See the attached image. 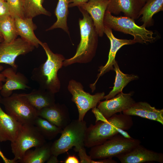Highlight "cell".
<instances>
[{
  "label": "cell",
  "mask_w": 163,
  "mask_h": 163,
  "mask_svg": "<svg viewBox=\"0 0 163 163\" xmlns=\"http://www.w3.org/2000/svg\"><path fill=\"white\" fill-rule=\"evenodd\" d=\"M78 8L83 15L82 18L79 19L80 41L75 55L64 61V66L75 63L90 62L95 55L97 47L99 36L92 19L86 11L80 7Z\"/></svg>",
  "instance_id": "1"
},
{
  "label": "cell",
  "mask_w": 163,
  "mask_h": 163,
  "mask_svg": "<svg viewBox=\"0 0 163 163\" xmlns=\"http://www.w3.org/2000/svg\"><path fill=\"white\" fill-rule=\"evenodd\" d=\"M40 45L47 58L44 63L33 69L31 78L38 84L40 88L55 94L60 88L58 72L63 66L65 59L62 55L54 53L46 43L42 42Z\"/></svg>",
  "instance_id": "2"
},
{
  "label": "cell",
  "mask_w": 163,
  "mask_h": 163,
  "mask_svg": "<svg viewBox=\"0 0 163 163\" xmlns=\"http://www.w3.org/2000/svg\"><path fill=\"white\" fill-rule=\"evenodd\" d=\"M132 117L120 113L107 119L106 122L98 121L91 124L86 132L85 146L90 148L100 144L119 134L117 128L128 130L133 126Z\"/></svg>",
  "instance_id": "3"
},
{
  "label": "cell",
  "mask_w": 163,
  "mask_h": 163,
  "mask_svg": "<svg viewBox=\"0 0 163 163\" xmlns=\"http://www.w3.org/2000/svg\"><path fill=\"white\" fill-rule=\"evenodd\" d=\"M87 127L86 122L78 119L73 120L64 128L59 138L51 144V154L58 156L67 152L73 147L78 152L84 147L86 132Z\"/></svg>",
  "instance_id": "4"
},
{
  "label": "cell",
  "mask_w": 163,
  "mask_h": 163,
  "mask_svg": "<svg viewBox=\"0 0 163 163\" xmlns=\"http://www.w3.org/2000/svg\"><path fill=\"white\" fill-rule=\"evenodd\" d=\"M104 25L113 30L133 36L137 43L148 44L157 40L155 33L142 25L139 26L134 20L126 17H116L106 11L104 19Z\"/></svg>",
  "instance_id": "5"
},
{
  "label": "cell",
  "mask_w": 163,
  "mask_h": 163,
  "mask_svg": "<svg viewBox=\"0 0 163 163\" xmlns=\"http://www.w3.org/2000/svg\"><path fill=\"white\" fill-rule=\"evenodd\" d=\"M141 143L138 139L126 138L118 134L91 147L89 154L93 160L112 158L129 152Z\"/></svg>",
  "instance_id": "6"
},
{
  "label": "cell",
  "mask_w": 163,
  "mask_h": 163,
  "mask_svg": "<svg viewBox=\"0 0 163 163\" xmlns=\"http://www.w3.org/2000/svg\"><path fill=\"white\" fill-rule=\"evenodd\" d=\"M0 103L6 113L22 125L33 124L38 116L37 110L24 93H14L9 97H2Z\"/></svg>",
  "instance_id": "7"
},
{
  "label": "cell",
  "mask_w": 163,
  "mask_h": 163,
  "mask_svg": "<svg viewBox=\"0 0 163 163\" xmlns=\"http://www.w3.org/2000/svg\"><path fill=\"white\" fill-rule=\"evenodd\" d=\"M46 142V139L34 125H22L15 139L11 142V150L14 156L13 159L17 163L27 150Z\"/></svg>",
  "instance_id": "8"
},
{
  "label": "cell",
  "mask_w": 163,
  "mask_h": 163,
  "mask_svg": "<svg viewBox=\"0 0 163 163\" xmlns=\"http://www.w3.org/2000/svg\"><path fill=\"white\" fill-rule=\"evenodd\" d=\"M72 96V101L76 104L78 112V119L83 121L85 114L91 109L96 107L105 95L104 92L91 95L84 91L83 86L79 82L70 80L67 87Z\"/></svg>",
  "instance_id": "9"
},
{
  "label": "cell",
  "mask_w": 163,
  "mask_h": 163,
  "mask_svg": "<svg viewBox=\"0 0 163 163\" xmlns=\"http://www.w3.org/2000/svg\"><path fill=\"white\" fill-rule=\"evenodd\" d=\"M35 47L21 37L17 38L9 43H0V63L8 65L17 70L18 66L15 63L19 56L26 54Z\"/></svg>",
  "instance_id": "10"
},
{
  "label": "cell",
  "mask_w": 163,
  "mask_h": 163,
  "mask_svg": "<svg viewBox=\"0 0 163 163\" xmlns=\"http://www.w3.org/2000/svg\"><path fill=\"white\" fill-rule=\"evenodd\" d=\"M104 34H105L110 41V46L108 60L104 66L99 67L97 79L90 87L93 92L95 89L96 84L99 77L111 70H113V65L116 62L115 58L117 51L122 46L127 45H132L136 43L133 39L128 40L119 39L116 38L112 33V29L104 25Z\"/></svg>",
  "instance_id": "11"
},
{
  "label": "cell",
  "mask_w": 163,
  "mask_h": 163,
  "mask_svg": "<svg viewBox=\"0 0 163 163\" xmlns=\"http://www.w3.org/2000/svg\"><path fill=\"white\" fill-rule=\"evenodd\" d=\"M132 93L121 92L114 97L100 101L97 108L107 119L118 113L129 109L136 102L132 97Z\"/></svg>",
  "instance_id": "12"
},
{
  "label": "cell",
  "mask_w": 163,
  "mask_h": 163,
  "mask_svg": "<svg viewBox=\"0 0 163 163\" xmlns=\"http://www.w3.org/2000/svg\"><path fill=\"white\" fill-rule=\"evenodd\" d=\"M121 163H163V154L148 149L140 144L129 152L116 157Z\"/></svg>",
  "instance_id": "13"
},
{
  "label": "cell",
  "mask_w": 163,
  "mask_h": 163,
  "mask_svg": "<svg viewBox=\"0 0 163 163\" xmlns=\"http://www.w3.org/2000/svg\"><path fill=\"white\" fill-rule=\"evenodd\" d=\"M16 71L11 67L2 71L6 79L5 83L3 84L0 90V94L3 97L10 96L14 90L30 88L28 85L29 81L27 78L23 74Z\"/></svg>",
  "instance_id": "14"
},
{
  "label": "cell",
  "mask_w": 163,
  "mask_h": 163,
  "mask_svg": "<svg viewBox=\"0 0 163 163\" xmlns=\"http://www.w3.org/2000/svg\"><path fill=\"white\" fill-rule=\"evenodd\" d=\"M109 0H89L80 7L89 14L99 37L104 34V19Z\"/></svg>",
  "instance_id": "15"
},
{
  "label": "cell",
  "mask_w": 163,
  "mask_h": 163,
  "mask_svg": "<svg viewBox=\"0 0 163 163\" xmlns=\"http://www.w3.org/2000/svg\"><path fill=\"white\" fill-rule=\"evenodd\" d=\"M38 116L43 118L62 129L71 121L67 108L63 105L55 104L37 111Z\"/></svg>",
  "instance_id": "16"
},
{
  "label": "cell",
  "mask_w": 163,
  "mask_h": 163,
  "mask_svg": "<svg viewBox=\"0 0 163 163\" xmlns=\"http://www.w3.org/2000/svg\"><path fill=\"white\" fill-rule=\"evenodd\" d=\"M143 5L140 0H109L106 11L115 15L123 12L125 16L135 20L139 18Z\"/></svg>",
  "instance_id": "17"
},
{
  "label": "cell",
  "mask_w": 163,
  "mask_h": 163,
  "mask_svg": "<svg viewBox=\"0 0 163 163\" xmlns=\"http://www.w3.org/2000/svg\"><path fill=\"white\" fill-rule=\"evenodd\" d=\"M123 113L155 121L163 125V109L156 108L146 102H135Z\"/></svg>",
  "instance_id": "18"
},
{
  "label": "cell",
  "mask_w": 163,
  "mask_h": 163,
  "mask_svg": "<svg viewBox=\"0 0 163 163\" xmlns=\"http://www.w3.org/2000/svg\"><path fill=\"white\" fill-rule=\"evenodd\" d=\"M2 98L0 95V142L14 140L22 125L6 112L0 106Z\"/></svg>",
  "instance_id": "19"
},
{
  "label": "cell",
  "mask_w": 163,
  "mask_h": 163,
  "mask_svg": "<svg viewBox=\"0 0 163 163\" xmlns=\"http://www.w3.org/2000/svg\"><path fill=\"white\" fill-rule=\"evenodd\" d=\"M16 28L18 35L29 43L35 47L38 48L42 42L35 35L34 30L37 28L32 18H14Z\"/></svg>",
  "instance_id": "20"
},
{
  "label": "cell",
  "mask_w": 163,
  "mask_h": 163,
  "mask_svg": "<svg viewBox=\"0 0 163 163\" xmlns=\"http://www.w3.org/2000/svg\"><path fill=\"white\" fill-rule=\"evenodd\" d=\"M24 94L37 111L55 104L54 94L40 88L30 93Z\"/></svg>",
  "instance_id": "21"
},
{
  "label": "cell",
  "mask_w": 163,
  "mask_h": 163,
  "mask_svg": "<svg viewBox=\"0 0 163 163\" xmlns=\"http://www.w3.org/2000/svg\"><path fill=\"white\" fill-rule=\"evenodd\" d=\"M51 144L46 142L35 148L34 150H27L22 158L17 161L21 163H43L46 161L51 154Z\"/></svg>",
  "instance_id": "22"
},
{
  "label": "cell",
  "mask_w": 163,
  "mask_h": 163,
  "mask_svg": "<svg viewBox=\"0 0 163 163\" xmlns=\"http://www.w3.org/2000/svg\"><path fill=\"white\" fill-rule=\"evenodd\" d=\"M113 66V70L116 73L114 86L109 94L104 96L103 99L107 100L112 98L119 93L122 92L124 88L129 82L138 78V77L136 75L123 73L120 70L117 62L114 64Z\"/></svg>",
  "instance_id": "23"
},
{
  "label": "cell",
  "mask_w": 163,
  "mask_h": 163,
  "mask_svg": "<svg viewBox=\"0 0 163 163\" xmlns=\"http://www.w3.org/2000/svg\"><path fill=\"white\" fill-rule=\"evenodd\" d=\"M163 10V0H146L139 14L138 18L142 16L140 21L142 25L146 27L152 25V17L156 13Z\"/></svg>",
  "instance_id": "24"
},
{
  "label": "cell",
  "mask_w": 163,
  "mask_h": 163,
  "mask_svg": "<svg viewBox=\"0 0 163 163\" xmlns=\"http://www.w3.org/2000/svg\"><path fill=\"white\" fill-rule=\"evenodd\" d=\"M69 2V0H58L54 12L57 20L46 31L60 28L70 35L67 22Z\"/></svg>",
  "instance_id": "25"
},
{
  "label": "cell",
  "mask_w": 163,
  "mask_h": 163,
  "mask_svg": "<svg viewBox=\"0 0 163 163\" xmlns=\"http://www.w3.org/2000/svg\"><path fill=\"white\" fill-rule=\"evenodd\" d=\"M33 124L46 139H53L58 134L61 133L62 130V129L38 116L35 120Z\"/></svg>",
  "instance_id": "26"
},
{
  "label": "cell",
  "mask_w": 163,
  "mask_h": 163,
  "mask_svg": "<svg viewBox=\"0 0 163 163\" xmlns=\"http://www.w3.org/2000/svg\"><path fill=\"white\" fill-rule=\"evenodd\" d=\"M0 33L2 35L4 43H11L17 38L18 35L14 18L11 15L0 21Z\"/></svg>",
  "instance_id": "27"
},
{
  "label": "cell",
  "mask_w": 163,
  "mask_h": 163,
  "mask_svg": "<svg viewBox=\"0 0 163 163\" xmlns=\"http://www.w3.org/2000/svg\"><path fill=\"white\" fill-rule=\"evenodd\" d=\"M25 18H32L38 15H51V13L43 6V0H23Z\"/></svg>",
  "instance_id": "28"
},
{
  "label": "cell",
  "mask_w": 163,
  "mask_h": 163,
  "mask_svg": "<svg viewBox=\"0 0 163 163\" xmlns=\"http://www.w3.org/2000/svg\"><path fill=\"white\" fill-rule=\"evenodd\" d=\"M9 6L11 16L25 18L23 0H6Z\"/></svg>",
  "instance_id": "29"
},
{
  "label": "cell",
  "mask_w": 163,
  "mask_h": 163,
  "mask_svg": "<svg viewBox=\"0 0 163 163\" xmlns=\"http://www.w3.org/2000/svg\"><path fill=\"white\" fill-rule=\"evenodd\" d=\"M10 15L11 12L7 2L5 1L0 0V21Z\"/></svg>",
  "instance_id": "30"
},
{
  "label": "cell",
  "mask_w": 163,
  "mask_h": 163,
  "mask_svg": "<svg viewBox=\"0 0 163 163\" xmlns=\"http://www.w3.org/2000/svg\"><path fill=\"white\" fill-rule=\"evenodd\" d=\"M78 156L81 163H94V160L86 154V150L84 147L80 148L78 150Z\"/></svg>",
  "instance_id": "31"
},
{
  "label": "cell",
  "mask_w": 163,
  "mask_h": 163,
  "mask_svg": "<svg viewBox=\"0 0 163 163\" xmlns=\"http://www.w3.org/2000/svg\"><path fill=\"white\" fill-rule=\"evenodd\" d=\"M92 112L96 118L95 122L98 121H102L106 122L107 120V119L103 115V114L101 112L97 107H95L92 108Z\"/></svg>",
  "instance_id": "32"
},
{
  "label": "cell",
  "mask_w": 163,
  "mask_h": 163,
  "mask_svg": "<svg viewBox=\"0 0 163 163\" xmlns=\"http://www.w3.org/2000/svg\"><path fill=\"white\" fill-rule=\"evenodd\" d=\"M89 0H69V8L80 6Z\"/></svg>",
  "instance_id": "33"
},
{
  "label": "cell",
  "mask_w": 163,
  "mask_h": 163,
  "mask_svg": "<svg viewBox=\"0 0 163 163\" xmlns=\"http://www.w3.org/2000/svg\"><path fill=\"white\" fill-rule=\"evenodd\" d=\"M60 162L64 163H80V161L75 155H69L64 161H60Z\"/></svg>",
  "instance_id": "34"
},
{
  "label": "cell",
  "mask_w": 163,
  "mask_h": 163,
  "mask_svg": "<svg viewBox=\"0 0 163 163\" xmlns=\"http://www.w3.org/2000/svg\"><path fill=\"white\" fill-rule=\"evenodd\" d=\"M117 129L119 133L120 134L124 137L128 139L133 138L126 131H124V130L118 127L117 128Z\"/></svg>",
  "instance_id": "35"
},
{
  "label": "cell",
  "mask_w": 163,
  "mask_h": 163,
  "mask_svg": "<svg viewBox=\"0 0 163 163\" xmlns=\"http://www.w3.org/2000/svg\"><path fill=\"white\" fill-rule=\"evenodd\" d=\"M0 156L5 163H16L13 159H10L7 158L4 155L0 149Z\"/></svg>",
  "instance_id": "36"
},
{
  "label": "cell",
  "mask_w": 163,
  "mask_h": 163,
  "mask_svg": "<svg viewBox=\"0 0 163 163\" xmlns=\"http://www.w3.org/2000/svg\"><path fill=\"white\" fill-rule=\"evenodd\" d=\"M58 156L52 154L46 161L47 163H57L60 162L57 158Z\"/></svg>",
  "instance_id": "37"
},
{
  "label": "cell",
  "mask_w": 163,
  "mask_h": 163,
  "mask_svg": "<svg viewBox=\"0 0 163 163\" xmlns=\"http://www.w3.org/2000/svg\"><path fill=\"white\" fill-rule=\"evenodd\" d=\"M3 69V66L0 65V82H5L6 80L5 77L1 73Z\"/></svg>",
  "instance_id": "38"
},
{
  "label": "cell",
  "mask_w": 163,
  "mask_h": 163,
  "mask_svg": "<svg viewBox=\"0 0 163 163\" xmlns=\"http://www.w3.org/2000/svg\"><path fill=\"white\" fill-rule=\"evenodd\" d=\"M140 0L141 1V2L142 3L143 5H144V4H145V2L146 1V0Z\"/></svg>",
  "instance_id": "39"
},
{
  "label": "cell",
  "mask_w": 163,
  "mask_h": 163,
  "mask_svg": "<svg viewBox=\"0 0 163 163\" xmlns=\"http://www.w3.org/2000/svg\"><path fill=\"white\" fill-rule=\"evenodd\" d=\"M3 41V39L2 37H0V43Z\"/></svg>",
  "instance_id": "40"
},
{
  "label": "cell",
  "mask_w": 163,
  "mask_h": 163,
  "mask_svg": "<svg viewBox=\"0 0 163 163\" xmlns=\"http://www.w3.org/2000/svg\"><path fill=\"white\" fill-rule=\"evenodd\" d=\"M3 85L2 82H0V90H1Z\"/></svg>",
  "instance_id": "41"
},
{
  "label": "cell",
  "mask_w": 163,
  "mask_h": 163,
  "mask_svg": "<svg viewBox=\"0 0 163 163\" xmlns=\"http://www.w3.org/2000/svg\"><path fill=\"white\" fill-rule=\"evenodd\" d=\"M0 37H2L3 38L2 35L0 33Z\"/></svg>",
  "instance_id": "42"
},
{
  "label": "cell",
  "mask_w": 163,
  "mask_h": 163,
  "mask_svg": "<svg viewBox=\"0 0 163 163\" xmlns=\"http://www.w3.org/2000/svg\"><path fill=\"white\" fill-rule=\"evenodd\" d=\"M5 0V1H6V0Z\"/></svg>",
  "instance_id": "43"
}]
</instances>
